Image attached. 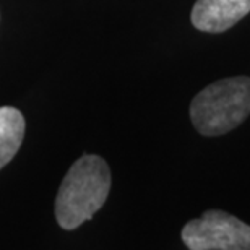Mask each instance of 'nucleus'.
I'll list each match as a JSON object with an SVG mask.
<instances>
[{
	"label": "nucleus",
	"instance_id": "obj_1",
	"mask_svg": "<svg viewBox=\"0 0 250 250\" xmlns=\"http://www.w3.org/2000/svg\"><path fill=\"white\" fill-rule=\"evenodd\" d=\"M111 171L96 154H84L63 177L56 198V219L63 229H75L91 219L106 203Z\"/></svg>",
	"mask_w": 250,
	"mask_h": 250
},
{
	"label": "nucleus",
	"instance_id": "obj_2",
	"mask_svg": "<svg viewBox=\"0 0 250 250\" xmlns=\"http://www.w3.org/2000/svg\"><path fill=\"white\" fill-rule=\"evenodd\" d=\"M250 114V78L232 77L211 83L190 104V119L198 133L218 137L239 127Z\"/></svg>",
	"mask_w": 250,
	"mask_h": 250
},
{
	"label": "nucleus",
	"instance_id": "obj_3",
	"mask_svg": "<svg viewBox=\"0 0 250 250\" xmlns=\"http://www.w3.org/2000/svg\"><path fill=\"white\" fill-rule=\"evenodd\" d=\"M190 250H250V226L221 209H207L182 229Z\"/></svg>",
	"mask_w": 250,
	"mask_h": 250
},
{
	"label": "nucleus",
	"instance_id": "obj_4",
	"mask_svg": "<svg viewBox=\"0 0 250 250\" xmlns=\"http://www.w3.org/2000/svg\"><path fill=\"white\" fill-rule=\"evenodd\" d=\"M249 12L250 0H197L192 10V23L200 31L223 33Z\"/></svg>",
	"mask_w": 250,
	"mask_h": 250
},
{
	"label": "nucleus",
	"instance_id": "obj_5",
	"mask_svg": "<svg viewBox=\"0 0 250 250\" xmlns=\"http://www.w3.org/2000/svg\"><path fill=\"white\" fill-rule=\"evenodd\" d=\"M24 137V117L15 107H0V169L12 161Z\"/></svg>",
	"mask_w": 250,
	"mask_h": 250
}]
</instances>
